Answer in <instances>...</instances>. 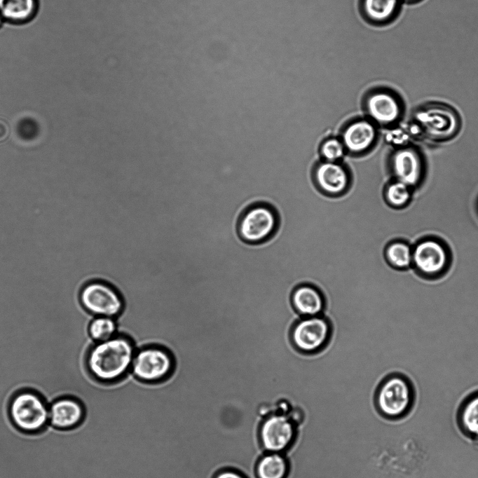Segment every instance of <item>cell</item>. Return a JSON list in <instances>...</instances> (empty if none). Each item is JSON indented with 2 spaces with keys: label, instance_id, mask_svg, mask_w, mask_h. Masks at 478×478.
<instances>
[{
  "label": "cell",
  "instance_id": "obj_1",
  "mask_svg": "<svg viewBox=\"0 0 478 478\" xmlns=\"http://www.w3.org/2000/svg\"><path fill=\"white\" fill-rule=\"evenodd\" d=\"M136 351L132 341L123 334L95 343L87 356L89 373L102 383L116 382L130 371Z\"/></svg>",
  "mask_w": 478,
  "mask_h": 478
},
{
  "label": "cell",
  "instance_id": "obj_2",
  "mask_svg": "<svg viewBox=\"0 0 478 478\" xmlns=\"http://www.w3.org/2000/svg\"><path fill=\"white\" fill-rule=\"evenodd\" d=\"M413 383L399 372L388 373L379 382L374 395V404L383 418L396 421L406 416L415 403Z\"/></svg>",
  "mask_w": 478,
  "mask_h": 478
},
{
  "label": "cell",
  "instance_id": "obj_3",
  "mask_svg": "<svg viewBox=\"0 0 478 478\" xmlns=\"http://www.w3.org/2000/svg\"><path fill=\"white\" fill-rule=\"evenodd\" d=\"M411 121L419 128L423 141L439 143L455 137L461 128L458 112L441 102H428L418 107Z\"/></svg>",
  "mask_w": 478,
  "mask_h": 478
},
{
  "label": "cell",
  "instance_id": "obj_4",
  "mask_svg": "<svg viewBox=\"0 0 478 478\" xmlns=\"http://www.w3.org/2000/svg\"><path fill=\"white\" fill-rule=\"evenodd\" d=\"M452 261L449 246L439 237L424 236L413 245L411 269L423 279L443 277L450 270Z\"/></svg>",
  "mask_w": 478,
  "mask_h": 478
},
{
  "label": "cell",
  "instance_id": "obj_5",
  "mask_svg": "<svg viewBox=\"0 0 478 478\" xmlns=\"http://www.w3.org/2000/svg\"><path fill=\"white\" fill-rule=\"evenodd\" d=\"M8 413L15 427L25 432H38L49 423L48 404L41 394L32 390L14 394Z\"/></svg>",
  "mask_w": 478,
  "mask_h": 478
},
{
  "label": "cell",
  "instance_id": "obj_6",
  "mask_svg": "<svg viewBox=\"0 0 478 478\" xmlns=\"http://www.w3.org/2000/svg\"><path fill=\"white\" fill-rule=\"evenodd\" d=\"M174 368L171 353L165 348L153 345L137 350L130 372L142 382L156 383L166 380Z\"/></svg>",
  "mask_w": 478,
  "mask_h": 478
},
{
  "label": "cell",
  "instance_id": "obj_7",
  "mask_svg": "<svg viewBox=\"0 0 478 478\" xmlns=\"http://www.w3.org/2000/svg\"><path fill=\"white\" fill-rule=\"evenodd\" d=\"M278 221L268 207L256 205L246 209L235 224L240 238L250 244H259L270 239L277 231Z\"/></svg>",
  "mask_w": 478,
  "mask_h": 478
},
{
  "label": "cell",
  "instance_id": "obj_8",
  "mask_svg": "<svg viewBox=\"0 0 478 478\" xmlns=\"http://www.w3.org/2000/svg\"><path fill=\"white\" fill-rule=\"evenodd\" d=\"M332 335V325L323 315L302 317L292 327L291 341L301 353L312 354L322 350Z\"/></svg>",
  "mask_w": 478,
  "mask_h": 478
},
{
  "label": "cell",
  "instance_id": "obj_9",
  "mask_svg": "<svg viewBox=\"0 0 478 478\" xmlns=\"http://www.w3.org/2000/svg\"><path fill=\"white\" fill-rule=\"evenodd\" d=\"M80 301L83 308L93 316L116 317L124 308L120 293L102 280H93L86 285L81 292Z\"/></svg>",
  "mask_w": 478,
  "mask_h": 478
},
{
  "label": "cell",
  "instance_id": "obj_10",
  "mask_svg": "<svg viewBox=\"0 0 478 478\" xmlns=\"http://www.w3.org/2000/svg\"><path fill=\"white\" fill-rule=\"evenodd\" d=\"M365 109L375 124L393 127L403 116L404 102L395 90L381 87L372 90L366 96Z\"/></svg>",
  "mask_w": 478,
  "mask_h": 478
},
{
  "label": "cell",
  "instance_id": "obj_11",
  "mask_svg": "<svg viewBox=\"0 0 478 478\" xmlns=\"http://www.w3.org/2000/svg\"><path fill=\"white\" fill-rule=\"evenodd\" d=\"M389 168L393 179L413 189L418 186L425 174V162L422 152L409 144L395 148L389 158Z\"/></svg>",
  "mask_w": 478,
  "mask_h": 478
},
{
  "label": "cell",
  "instance_id": "obj_12",
  "mask_svg": "<svg viewBox=\"0 0 478 478\" xmlns=\"http://www.w3.org/2000/svg\"><path fill=\"white\" fill-rule=\"evenodd\" d=\"M296 435L295 424L287 414L273 413L260 425L259 436L266 452L282 453L292 444Z\"/></svg>",
  "mask_w": 478,
  "mask_h": 478
},
{
  "label": "cell",
  "instance_id": "obj_13",
  "mask_svg": "<svg viewBox=\"0 0 478 478\" xmlns=\"http://www.w3.org/2000/svg\"><path fill=\"white\" fill-rule=\"evenodd\" d=\"M48 408L49 423L59 430H69L76 427L85 416L83 403L72 396L58 397L51 402Z\"/></svg>",
  "mask_w": 478,
  "mask_h": 478
},
{
  "label": "cell",
  "instance_id": "obj_14",
  "mask_svg": "<svg viewBox=\"0 0 478 478\" xmlns=\"http://www.w3.org/2000/svg\"><path fill=\"white\" fill-rule=\"evenodd\" d=\"M377 135L376 124L362 119L349 124L344 129L341 141L346 149L352 153H361L371 148Z\"/></svg>",
  "mask_w": 478,
  "mask_h": 478
},
{
  "label": "cell",
  "instance_id": "obj_15",
  "mask_svg": "<svg viewBox=\"0 0 478 478\" xmlns=\"http://www.w3.org/2000/svg\"><path fill=\"white\" fill-rule=\"evenodd\" d=\"M291 302L296 312L301 317L322 315L325 299L322 292L310 284H301L292 292Z\"/></svg>",
  "mask_w": 478,
  "mask_h": 478
},
{
  "label": "cell",
  "instance_id": "obj_16",
  "mask_svg": "<svg viewBox=\"0 0 478 478\" xmlns=\"http://www.w3.org/2000/svg\"><path fill=\"white\" fill-rule=\"evenodd\" d=\"M315 179L321 191L328 194L336 195L345 191L348 186L346 170L336 162H323L315 170Z\"/></svg>",
  "mask_w": 478,
  "mask_h": 478
},
{
  "label": "cell",
  "instance_id": "obj_17",
  "mask_svg": "<svg viewBox=\"0 0 478 478\" xmlns=\"http://www.w3.org/2000/svg\"><path fill=\"white\" fill-rule=\"evenodd\" d=\"M402 0H362L361 9L371 23L384 26L394 22L400 15Z\"/></svg>",
  "mask_w": 478,
  "mask_h": 478
},
{
  "label": "cell",
  "instance_id": "obj_18",
  "mask_svg": "<svg viewBox=\"0 0 478 478\" xmlns=\"http://www.w3.org/2000/svg\"><path fill=\"white\" fill-rule=\"evenodd\" d=\"M413 245L402 239L387 242L383 247V258L392 270L407 271L412 266Z\"/></svg>",
  "mask_w": 478,
  "mask_h": 478
},
{
  "label": "cell",
  "instance_id": "obj_19",
  "mask_svg": "<svg viewBox=\"0 0 478 478\" xmlns=\"http://www.w3.org/2000/svg\"><path fill=\"white\" fill-rule=\"evenodd\" d=\"M457 422L467 437L478 439V391L463 401L458 410Z\"/></svg>",
  "mask_w": 478,
  "mask_h": 478
},
{
  "label": "cell",
  "instance_id": "obj_20",
  "mask_svg": "<svg viewBox=\"0 0 478 478\" xmlns=\"http://www.w3.org/2000/svg\"><path fill=\"white\" fill-rule=\"evenodd\" d=\"M289 463L282 453H264L257 462L255 472L257 478H286Z\"/></svg>",
  "mask_w": 478,
  "mask_h": 478
},
{
  "label": "cell",
  "instance_id": "obj_21",
  "mask_svg": "<svg viewBox=\"0 0 478 478\" xmlns=\"http://www.w3.org/2000/svg\"><path fill=\"white\" fill-rule=\"evenodd\" d=\"M414 189L408 185L392 179L385 187L383 191L386 203L394 209H402L410 203Z\"/></svg>",
  "mask_w": 478,
  "mask_h": 478
},
{
  "label": "cell",
  "instance_id": "obj_22",
  "mask_svg": "<svg viewBox=\"0 0 478 478\" xmlns=\"http://www.w3.org/2000/svg\"><path fill=\"white\" fill-rule=\"evenodd\" d=\"M88 333L95 343L109 340L118 334V324L115 317L94 316L89 322Z\"/></svg>",
  "mask_w": 478,
  "mask_h": 478
},
{
  "label": "cell",
  "instance_id": "obj_23",
  "mask_svg": "<svg viewBox=\"0 0 478 478\" xmlns=\"http://www.w3.org/2000/svg\"><path fill=\"white\" fill-rule=\"evenodd\" d=\"M32 0H1V8L4 15L12 18H22L32 9Z\"/></svg>",
  "mask_w": 478,
  "mask_h": 478
},
{
  "label": "cell",
  "instance_id": "obj_24",
  "mask_svg": "<svg viewBox=\"0 0 478 478\" xmlns=\"http://www.w3.org/2000/svg\"><path fill=\"white\" fill-rule=\"evenodd\" d=\"M345 149L341 140L332 137L327 139L322 143L320 147V153L326 161L336 162L343 156Z\"/></svg>",
  "mask_w": 478,
  "mask_h": 478
},
{
  "label": "cell",
  "instance_id": "obj_25",
  "mask_svg": "<svg viewBox=\"0 0 478 478\" xmlns=\"http://www.w3.org/2000/svg\"><path fill=\"white\" fill-rule=\"evenodd\" d=\"M386 134L388 142L395 146V148L411 144L413 141L407 125H395Z\"/></svg>",
  "mask_w": 478,
  "mask_h": 478
},
{
  "label": "cell",
  "instance_id": "obj_26",
  "mask_svg": "<svg viewBox=\"0 0 478 478\" xmlns=\"http://www.w3.org/2000/svg\"><path fill=\"white\" fill-rule=\"evenodd\" d=\"M18 130L21 137L25 139H31L36 136L39 126L34 120L25 118L19 123Z\"/></svg>",
  "mask_w": 478,
  "mask_h": 478
},
{
  "label": "cell",
  "instance_id": "obj_27",
  "mask_svg": "<svg viewBox=\"0 0 478 478\" xmlns=\"http://www.w3.org/2000/svg\"><path fill=\"white\" fill-rule=\"evenodd\" d=\"M213 478H247L246 476L238 470L234 469H226L217 472Z\"/></svg>",
  "mask_w": 478,
  "mask_h": 478
},
{
  "label": "cell",
  "instance_id": "obj_28",
  "mask_svg": "<svg viewBox=\"0 0 478 478\" xmlns=\"http://www.w3.org/2000/svg\"><path fill=\"white\" fill-rule=\"evenodd\" d=\"M403 3L407 4H418L423 0H402Z\"/></svg>",
  "mask_w": 478,
  "mask_h": 478
}]
</instances>
